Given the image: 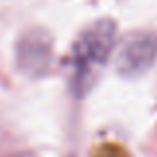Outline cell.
<instances>
[{"instance_id":"cell-1","label":"cell","mask_w":157,"mask_h":157,"mask_svg":"<svg viewBox=\"0 0 157 157\" xmlns=\"http://www.w3.org/2000/svg\"><path fill=\"white\" fill-rule=\"evenodd\" d=\"M115 42V26L111 20H100L90 26L74 42L68 64L72 68V82L78 94H84L92 86L100 68L105 64Z\"/></svg>"},{"instance_id":"cell-2","label":"cell","mask_w":157,"mask_h":157,"mask_svg":"<svg viewBox=\"0 0 157 157\" xmlns=\"http://www.w3.org/2000/svg\"><path fill=\"white\" fill-rule=\"evenodd\" d=\"M157 56V40L149 34L131 36L121 48L117 58V70L123 76L143 74Z\"/></svg>"},{"instance_id":"cell-3","label":"cell","mask_w":157,"mask_h":157,"mask_svg":"<svg viewBox=\"0 0 157 157\" xmlns=\"http://www.w3.org/2000/svg\"><path fill=\"white\" fill-rule=\"evenodd\" d=\"M18 60L26 72H42L50 60V44L42 34L26 36L18 48Z\"/></svg>"}]
</instances>
